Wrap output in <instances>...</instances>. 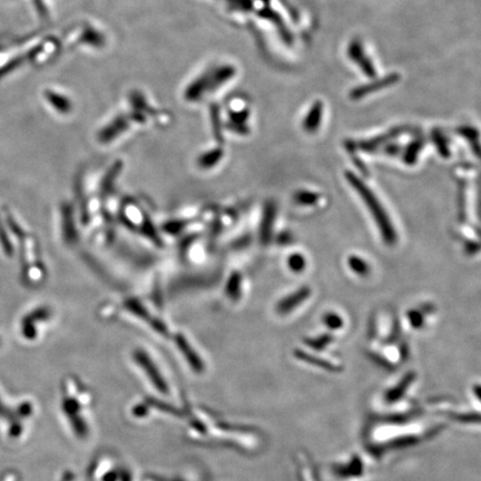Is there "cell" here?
Segmentation results:
<instances>
[{
  "label": "cell",
  "mask_w": 481,
  "mask_h": 481,
  "mask_svg": "<svg viewBox=\"0 0 481 481\" xmlns=\"http://www.w3.org/2000/svg\"><path fill=\"white\" fill-rule=\"evenodd\" d=\"M407 318L409 320L410 325L414 329H420V328L423 327L425 318H423V314L420 310H410V311H408Z\"/></svg>",
  "instance_id": "obj_15"
},
{
  "label": "cell",
  "mask_w": 481,
  "mask_h": 481,
  "mask_svg": "<svg viewBox=\"0 0 481 481\" xmlns=\"http://www.w3.org/2000/svg\"><path fill=\"white\" fill-rule=\"evenodd\" d=\"M175 341L176 343H178L180 351L184 353L186 359H188V361H190V364H192L193 367H195V368L201 367V361H200V359H198V355H195V352H194L193 349H192L190 345H188L185 337H184L182 335H178L175 337Z\"/></svg>",
  "instance_id": "obj_7"
},
{
  "label": "cell",
  "mask_w": 481,
  "mask_h": 481,
  "mask_svg": "<svg viewBox=\"0 0 481 481\" xmlns=\"http://www.w3.org/2000/svg\"><path fill=\"white\" fill-rule=\"evenodd\" d=\"M293 200L298 205L312 206L319 202L320 195L311 190H300L294 193Z\"/></svg>",
  "instance_id": "obj_9"
},
{
  "label": "cell",
  "mask_w": 481,
  "mask_h": 481,
  "mask_svg": "<svg viewBox=\"0 0 481 481\" xmlns=\"http://www.w3.org/2000/svg\"><path fill=\"white\" fill-rule=\"evenodd\" d=\"M194 239H195V237H194V235H190V237H185V239H183L182 244H180V250L186 251V249H188V247L194 242Z\"/></svg>",
  "instance_id": "obj_21"
},
{
  "label": "cell",
  "mask_w": 481,
  "mask_h": 481,
  "mask_svg": "<svg viewBox=\"0 0 481 481\" xmlns=\"http://www.w3.org/2000/svg\"><path fill=\"white\" fill-rule=\"evenodd\" d=\"M311 296V288L309 286H302V288L296 290L290 296H286L279 302L276 306V311L281 315H286V314L291 313L293 310L301 306L303 302H306Z\"/></svg>",
  "instance_id": "obj_2"
},
{
  "label": "cell",
  "mask_w": 481,
  "mask_h": 481,
  "mask_svg": "<svg viewBox=\"0 0 481 481\" xmlns=\"http://www.w3.org/2000/svg\"><path fill=\"white\" fill-rule=\"evenodd\" d=\"M478 212H479V217H480V219H481V184H480V182H479V190H478Z\"/></svg>",
  "instance_id": "obj_22"
},
{
  "label": "cell",
  "mask_w": 481,
  "mask_h": 481,
  "mask_svg": "<svg viewBox=\"0 0 481 481\" xmlns=\"http://www.w3.org/2000/svg\"><path fill=\"white\" fill-rule=\"evenodd\" d=\"M345 178H347V180L351 184V186L358 192L359 195L362 198V201L364 202L369 211H370L371 215H372L379 229H380L381 237L384 239V243L388 245L396 244V239H398L396 229H394L391 221L389 219L386 210L384 209V206L380 203L377 196L372 193V190L353 173H345Z\"/></svg>",
  "instance_id": "obj_1"
},
{
  "label": "cell",
  "mask_w": 481,
  "mask_h": 481,
  "mask_svg": "<svg viewBox=\"0 0 481 481\" xmlns=\"http://www.w3.org/2000/svg\"><path fill=\"white\" fill-rule=\"evenodd\" d=\"M276 210L278 209L274 202L269 201L265 204L260 227V241L262 244L270 243L276 217Z\"/></svg>",
  "instance_id": "obj_3"
},
{
  "label": "cell",
  "mask_w": 481,
  "mask_h": 481,
  "mask_svg": "<svg viewBox=\"0 0 481 481\" xmlns=\"http://www.w3.org/2000/svg\"><path fill=\"white\" fill-rule=\"evenodd\" d=\"M224 156V151L221 148L212 149L210 152L204 153L198 157V166L203 170H210L219 164L222 157Z\"/></svg>",
  "instance_id": "obj_6"
},
{
  "label": "cell",
  "mask_w": 481,
  "mask_h": 481,
  "mask_svg": "<svg viewBox=\"0 0 481 481\" xmlns=\"http://www.w3.org/2000/svg\"><path fill=\"white\" fill-rule=\"evenodd\" d=\"M479 250H480V244L479 243L472 242V241H469V242L466 243V251L468 254H475Z\"/></svg>",
  "instance_id": "obj_20"
},
{
  "label": "cell",
  "mask_w": 481,
  "mask_h": 481,
  "mask_svg": "<svg viewBox=\"0 0 481 481\" xmlns=\"http://www.w3.org/2000/svg\"><path fill=\"white\" fill-rule=\"evenodd\" d=\"M331 339L333 337H329V335H323V337H318V339L308 340L306 343L311 345V347H315V349H320V347L323 349V347H325L331 341Z\"/></svg>",
  "instance_id": "obj_17"
},
{
  "label": "cell",
  "mask_w": 481,
  "mask_h": 481,
  "mask_svg": "<svg viewBox=\"0 0 481 481\" xmlns=\"http://www.w3.org/2000/svg\"><path fill=\"white\" fill-rule=\"evenodd\" d=\"M288 269L294 273H301L306 270V260L304 255L300 253H294L290 255L288 260Z\"/></svg>",
  "instance_id": "obj_11"
},
{
  "label": "cell",
  "mask_w": 481,
  "mask_h": 481,
  "mask_svg": "<svg viewBox=\"0 0 481 481\" xmlns=\"http://www.w3.org/2000/svg\"><path fill=\"white\" fill-rule=\"evenodd\" d=\"M124 306L129 310L131 313L135 314L136 317L141 318V319L148 320L151 319V315H149L148 311H147L146 308L143 306L139 300L136 298H129L127 301H125Z\"/></svg>",
  "instance_id": "obj_10"
},
{
  "label": "cell",
  "mask_w": 481,
  "mask_h": 481,
  "mask_svg": "<svg viewBox=\"0 0 481 481\" xmlns=\"http://www.w3.org/2000/svg\"><path fill=\"white\" fill-rule=\"evenodd\" d=\"M347 264H349V268L351 269L352 272L360 276H368L371 271L369 263L360 256H357V255H351L350 258L347 259Z\"/></svg>",
  "instance_id": "obj_8"
},
{
  "label": "cell",
  "mask_w": 481,
  "mask_h": 481,
  "mask_svg": "<svg viewBox=\"0 0 481 481\" xmlns=\"http://www.w3.org/2000/svg\"><path fill=\"white\" fill-rule=\"evenodd\" d=\"M466 186L465 183L459 188V220L465 221L466 220Z\"/></svg>",
  "instance_id": "obj_16"
},
{
  "label": "cell",
  "mask_w": 481,
  "mask_h": 481,
  "mask_svg": "<svg viewBox=\"0 0 481 481\" xmlns=\"http://www.w3.org/2000/svg\"><path fill=\"white\" fill-rule=\"evenodd\" d=\"M142 231L148 239H152L153 242L156 243L157 245L162 244L160 237L157 234L156 229H155L154 225L148 217H145L144 221H143Z\"/></svg>",
  "instance_id": "obj_13"
},
{
  "label": "cell",
  "mask_w": 481,
  "mask_h": 481,
  "mask_svg": "<svg viewBox=\"0 0 481 481\" xmlns=\"http://www.w3.org/2000/svg\"><path fill=\"white\" fill-rule=\"evenodd\" d=\"M186 225H188V222L186 221L174 220V221L166 222V223L163 225V229H164L166 233H168V234L176 235L183 231V229H185Z\"/></svg>",
  "instance_id": "obj_12"
},
{
  "label": "cell",
  "mask_w": 481,
  "mask_h": 481,
  "mask_svg": "<svg viewBox=\"0 0 481 481\" xmlns=\"http://www.w3.org/2000/svg\"><path fill=\"white\" fill-rule=\"evenodd\" d=\"M148 322L151 323V325L156 330L157 333H160L161 335H168V328H166V325H165L161 320L152 317L149 319Z\"/></svg>",
  "instance_id": "obj_19"
},
{
  "label": "cell",
  "mask_w": 481,
  "mask_h": 481,
  "mask_svg": "<svg viewBox=\"0 0 481 481\" xmlns=\"http://www.w3.org/2000/svg\"><path fill=\"white\" fill-rule=\"evenodd\" d=\"M225 293L232 301H237L242 294V276L239 272H233L229 276L225 286Z\"/></svg>",
  "instance_id": "obj_5"
},
{
  "label": "cell",
  "mask_w": 481,
  "mask_h": 481,
  "mask_svg": "<svg viewBox=\"0 0 481 481\" xmlns=\"http://www.w3.org/2000/svg\"><path fill=\"white\" fill-rule=\"evenodd\" d=\"M323 322L331 330L341 329L343 327L342 318L340 317L339 314L335 313V312H329V313L325 314Z\"/></svg>",
  "instance_id": "obj_14"
},
{
  "label": "cell",
  "mask_w": 481,
  "mask_h": 481,
  "mask_svg": "<svg viewBox=\"0 0 481 481\" xmlns=\"http://www.w3.org/2000/svg\"><path fill=\"white\" fill-rule=\"evenodd\" d=\"M294 242V237L292 233L288 231L281 232L280 234L276 237V243L280 245L292 244Z\"/></svg>",
  "instance_id": "obj_18"
},
{
  "label": "cell",
  "mask_w": 481,
  "mask_h": 481,
  "mask_svg": "<svg viewBox=\"0 0 481 481\" xmlns=\"http://www.w3.org/2000/svg\"><path fill=\"white\" fill-rule=\"evenodd\" d=\"M121 170H123V163L121 161L114 163L113 166L109 168V172L104 178L103 182H102V195L106 196L111 193L114 188V184L121 174Z\"/></svg>",
  "instance_id": "obj_4"
}]
</instances>
